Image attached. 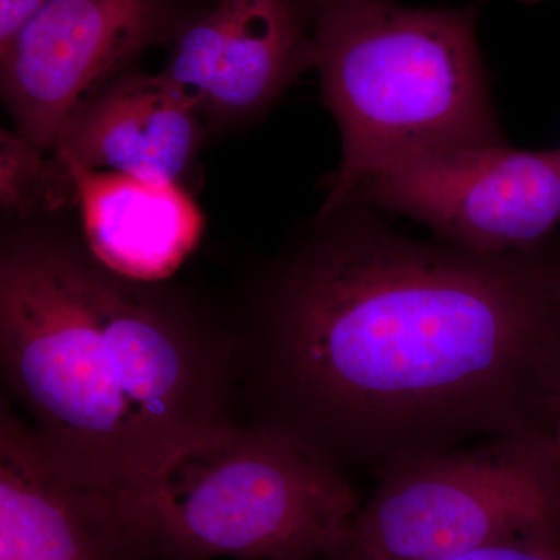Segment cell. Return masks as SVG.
<instances>
[{"label":"cell","instance_id":"cell-1","mask_svg":"<svg viewBox=\"0 0 560 560\" xmlns=\"http://www.w3.org/2000/svg\"><path fill=\"white\" fill-rule=\"evenodd\" d=\"M237 345L250 422L346 475L550 431L559 265L415 241L355 205L275 265Z\"/></svg>","mask_w":560,"mask_h":560},{"label":"cell","instance_id":"cell-2","mask_svg":"<svg viewBox=\"0 0 560 560\" xmlns=\"http://www.w3.org/2000/svg\"><path fill=\"white\" fill-rule=\"evenodd\" d=\"M154 285L44 238L0 260L7 399L58 474L124 500L238 399L234 331Z\"/></svg>","mask_w":560,"mask_h":560},{"label":"cell","instance_id":"cell-3","mask_svg":"<svg viewBox=\"0 0 560 560\" xmlns=\"http://www.w3.org/2000/svg\"><path fill=\"white\" fill-rule=\"evenodd\" d=\"M475 28L469 9L318 7L313 66L341 136L320 213L346 208L364 180L405 158L504 143Z\"/></svg>","mask_w":560,"mask_h":560},{"label":"cell","instance_id":"cell-4","mask_svg":"<svg viewBox=\"0 0 560 560\" xmlns=\"http://www.w3.org/2000/svg\"><path fill=\"white\" fill-rule=\"evenodd\" d=\"M125 501L168 560H334L361 506L345 471L250 420L190 442Z\"/></svg>","mask_w":560,"mask_h":560},{"label":"cell","instance_id":"cell-5","mask_svg":"<svg viewBox=\"0 0 560 560\" xmlns=\"http://www.w3.org/2000/svg\"><path fill=\"white\" fill-rule=\"evenodd\" d=\"M334 560H445L560 526V455L550 431L389 464Z\"/></svg>","mask_w":560,"mask_h":560},{"label":"cell","instance_id":"cell-6","mask_svg":"<svg viewBox=\"0 0 560 560\" xmlns=\"http://www.w3.org/2000/svg\"><path fill=\"white\" fill-rule=\"evenodd\" d=\"M353 202L410 217L469 253H534L560 223V147L415 154L364 180Z\"/></svg>","mask_w":560,"mask_h":560},{"label":"cell","instance_id":"cell-7","mask_svg":"<svg viewBox=\"0 0 560 560\" xmlns=\"http://www.w3.org/2000/svg\"><path fill=\"white\" fill-rule=\"evenodd\" d=\"M161 0H50L0 54L2 97L16 131L40 151L161 22Z\"/></svg>","mask_w":560,"mask_h":560},{"label":"cell","instance_id":"cell-8","mask_svg":"<svg viewBox=\"0 0 560 560\" xmlns=\"http://www.w3.org/2000/svg\"><path fill=\"white\" fill-rule=\"evenodd\" d=\"M0 560H168L131 504L66 480L0 401Z\"/></svg>","mask_w":560,"mask_h":560},{"label":"cell","instance_id":"cell-9","mask_svg":"<svg viewBox=\"0 0 560 560\" xmlns=\"http://www.w3.org/2000/svg\"><path fill=\"white\" fill-rule=\"evenodd\" d=\"M313 66V39L298 0H221L180 36L164 75L198 108L256 110L302 69Z\"/></svg>","mask_w":560,"mask_h":560},{"label":"cell","instance_id":"cell-10","mask_svg":"<svg viewBox=\"0 0 560 560\" xmlns=\"http://www.w3.org/2000/svg\"><path fill=\"white\" fill-rule=\"evenodd\" d=\"M198 110L164 73L124 77L81 103L54 151L62 167L178 184L200 140Z\"/></svg>","mask_w":560,"mask_h":560},{"label":"cell","instance_id":"cell-11","mask_svg":"<svg viewBox=\"0 0 560 560\" xmlns=\"http://www.w3.org/2000/svg\"><path fill=\"white\" fill-rule=\"evenodd\" d=\"M62 172L75 190L90 254L114 275L160 283L200 241V210L178 184L75 165Z\"/></svg>","mask_w":560,"mask_h":560},{"label":"cell","instance_id":"cell-12","mask_svg":"<svg viewBox=\"0 0 560 560\" xmlns=\"http://www.w3.org/2000/svg\"><path fill=\"white\" fill-rule=\"evenodd\" d=\"M0 197L5 210L20 209L27 201L31 184L40 172V151L20 132L2 131Z\"/></svg>","mask_w":560,"mask_h":560},{"label":"cell","instance_id":"cell-13","mask_svg":"<svg viewBox=\"0 0 560 560\" xmlns=\"http://www.w3.org/2000/svg\"><path fill=\"white\" fill-rule=\"evenodd\" d=\"M445 560H560V526L522 534Z\"/></svg>","mask_w":560,"mask_h":560},{"label":"cell","instance_id":"cell-14","mask_svg":"<svg viewBox=\"0 0 560 560\" xmlns=\"http://www.w3.org/2000/svg\"><path fill=\"white\" fill-rule=\"evenodd\" d=\"M50 0H0V54Z\"/></svg>","mask_w":560,"mask_h":560},{"label":"cell","instance_id":"cell-15","mask_svg":"<svg viewBox=\"0 0 560 560\" xmlns=\"http://www.w3.org/2000/svg\"><path fill=\"white\" fill-rule=\"evenodd\" d=\"M552 440H555L556 448H558L560 455V407L558 416H556L555 427H552Z\"/></svg>","mask_w":560,"mask_h":560},{"label":"cell","instance_id":"cell-16","mask_svg":"<svg viewBox=\"0 0 560 560\" xmlns=\"http://www.w3.org/2000/svg\"><path fill=\"white\" fill-rule=\"evenodd\" d=\"M318 7L326 5V3H341V2H382V0H316Z\"/></svg>","mask_w":560,"mask_h":560},{"label":"cell","instance_id":"cell-17","mask_svg":"<svg viewBox=\"0 0 560 560\" xmlns=\"http://www.w3.org/2000/svg\"><path fill=\"white\" fill-rule=\"evenodd\" d=\"M559 293H560V265H559Z\"/></svg>","mask_w":560,"mask_h":560}]
</instances>
